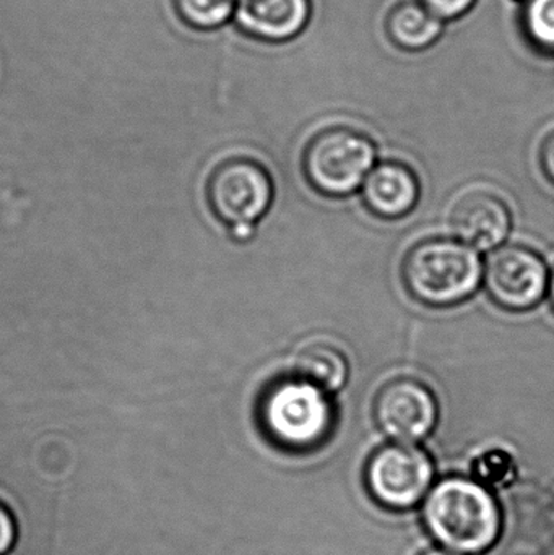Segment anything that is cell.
I'll return each mask as SVG.
<instances>
[{"instance_id": "obj_1", "label": "cell", "mask_w": 554, "mask_h": 555, "mask_svg": "<svg viewBox=\"0 0 554 555\" xmlns=\"http://www.w3.org/2000/svg\"><path fill=\"white\" fill-rule=\"evenodd\" d=\"M407 293L428 307H452L477 293L484 266L477 250L461 241L431 237L415 244L402 262Z\"/></svg>"}, {"instance_id": "obj_2", "label": "cell", "mask_w": 554, "mask_h": 555, "mask_svg": "<svg viewBox=\"0 0 554 555\" xmlns=\"http://www.w3.org/2000/svg\"><path fill=\"white\" fill-rule=\"evenodd\" d=\"M433 537L459 554H477L490 547L500 531V512L487 489L468 479L439 482L425 505Z\"/></svg>"}, {"instance_id": "obj_3", "label": "cell", "mask_w": 554, "mask_h": 555, "mask_svg": "<svg viewBox=\"0 0 554 555\" xmlns=\"http://www.w3.org/2000/svg\"><path fill=\"white\" fill-rule=\"evenodd\" d=\"M257 417L263 433L280 446L312 449L331 433L334 403L327 391L296 375L273 382L262 391Z\"/></svg>"}, {"instance_id": "obj_4", "label": "cell", "mask_w": 554, "mask_h": 555, "mask_svg": "<svg viewBox=\"0 0 554 555\" xmlns=\"http://www.w3.org/2000/svg\"><path fill=\"white\" fill-rule=\"evenodd\" d=\"M273 194L269 171L244 156L218 163L205 181L208 210L236 243H247L254 236L256 224L272 205Z\"/></svg>"}, {"instance_id": "obj_5", "label": "cell", "mask_w": 554, "mask_h": 555, "mask_svg": "<svg viewBox=\"0 0 554 555\" xmlns=\"http://www.w3.org/2000/svg\"><path fill=\"white\" fill-rule=\"evenodd\" d=\"M376 155L370 137L350 127H331L309 140L302 153V172L319 194L348 197L363 188Z\"/></svg>"}, {"instance_id": "obj_6", "label": "cell", "mask_w": 554, "mask_h": 555, "mask_svg": "<svg viewBox=\"0 0 554 555\" xmlns=\"http://www.w3.org/2000/svg\"><path fill=\"white\" fill-rule=\"evenodd\" d=\"M374 423L396 443L413 446L435 430L439 404L428 385L415 377H394L377 390Z\"/></svg>"}, {"instance_id": "obj_7", "label": "cell", "mask_w": 554, "mask_h": 555, "mask_svg": "<svg viewBox=\"0 0 554 555\" xmlns=\"http://www.w3.org/2000/svg\"><path fill=\"white\" fill-rule=\"evenodd\" d=\"M549 281L545 262L529 247H498L484 266L488 296L510 312H526L539 306L549 293Z\"/></svg>"}, {"instance_id": "obj_8", "label": "cell", "mask_w": 554, "mask_h": 555, "mask_svg": "<svg viewBox=\"0 0 554 555\" xmlns=\"http://www.w3.org/2000/svg\"><path fill=\"white\" fill-rule=\"evenodd\" d=\"M433 479V463L423 450L407 443L383 447L368 463V485L377 501L407 508L422 501Z\"/></svg>"}, {"instance_id": "obj_9", "label": "cell", "mask_w": 554, "mask_h": 555, "mask_svg": "<svg viewBox=\"0 0 554 555\" xmlns=\"http://www.w3.org/2000/svg\"><path fill=\"white\" fill-rule=\"evenodd\" d=\"M449 221L461 243L475 250H494L510 236L513 215L493 192L472 191L455 202Z\"/></svg>"}, {"instance_id": "obj_10", "label": "cell", "mask_w": 554, "mask_h": 555, "mask_svg": "<svg viewBox=\"0 0 554 555\" xmlns=\"http://www.w3.org/2000/svg\"><path fill=\"white\" fill-rule=\"evenodd\" d=\"M311 13V0H240L234 18L254 38L283 42L308 26Z\"/></svg>"}, {"instance_id": "obj_11", "label": "cell", "mask_w": 554, "mask_h": 555, "mask_svg": "<svg viewBox=\"0 0 554 555\" xmlns=\"http://www.w3.org/2000/svg\"><path fill=\"white\" fill-rule=\"evenodd\" d=\"M363 201L374 217L400 220L418 204V176L403 163H381L364 181Z\"/></svg>"}, {"instance_id": "obj_12", "label": "cell", "mask_w": 554, "mask_h": 555, "mask_svg": "<svg viewBox=\"0 0 554 555\" xmlns=\"http://www.w3.org/2000/svg\"><path fill=\"white\" fill-rule=\"evenodd\" d=\"M442 20L433 15L420 2H403L387 16L386 29L390 41L405 51H423L441 38Z\"/></svg>"}, {"instance_id": "obj_13", "label": "cell", "mask_w": 554, "mask_h": 555, "mask_svg": "<svg viewBox=\"0 0 554 555\" xmlns=\"http://www.w3.org/2000/svg\"><path fill=\"white\" fill-rule=\"evenodd\" d=\"M295 371L298 377L327 393L342 390L350 377L347 356L337 346L324 341H314L299 349L295 358Z\"/></svg>"}, {"instance_id": "obj_14", "label": "cell", "mask_w": 554, "mask_h": 555, "mask_svg": "<svg viewBox=\"0 0 554 555\" xmlns=\"http://www.w3.org/2000/svg\"><path fill=\"white\" fill-rule=\"evenodd\" d=\"M172 3L185 25L202 31L220 28L236 12L234 0H172Z\"/></svg>"}, {"instance_id": "obj_15", "label": "cell", "mask_w": 554, "mask_h": 555, "mask_svg": "<svg viewBox=\"0 0 554 555\" xmlns=\"http://www.w3.org/2000/svg\"><path fill=\"white\" fill-rule=\"evenodd\" d=\"M523 25L536 48L554 54V0H526Z\"/></svg>"}, {"instance_id": "obj_16", "label": "cell", "mask_w": 554, "mask_h": 555, "mask_svg": "<svg viewBox=\"0 0 554 555\" xmlns=\"http://www.w3.org/2000/svg\"><path fill=\"white\" fill-rule=\"evenodd\" d=\"M418 2L433 15L446 22V20H455L465 15L477 0H418Z\"/></svg>"}, {"instance_id": "obj_17", "label": "cell", "mask_w": 554, "mask_h": 555, "mask_svg": "<svg viewBox=\"0 0 554 555\" xmlns=\"http://www.w3.org/2000/svg\"><path fill=\"white\" fill-rule=\"evenodd\" d=\"M540 165L550 182L554 184V132L546 137L540 150Z\"/></svg>"}, {"instance_id": "obj_18", "label": "cell", "mask_w": 554, "mask_h": 555, "mask_svg": "<svg viewBox=\"0 0 554 555\" xmlns=\"http://www.w3.org/2000/svg\"><path fill=\"white\" fill-rule=\"evenodd\" d=\"M13 537H15V530H13L12 518L0 507V554H5L12 547Z\"/></svg>"}, {"instance_id": "obj_19", "label": "cell", "mask_w": 554, "mask_h": 555, "mask_svg": "<svg viewBox=\"0 0 554 555\" xmlns=\"http://www.w3.org/2000/svg\"><path fill=\"white\" fill-rule=\"evenodd\" d=\"M549 296H550V302H552V306H553V309H554V270L552 272V275H550Z\"/></svg>"}, {"instance_id": "obj_20", "label": "cell", "mask_w": 554, "mask_h": 555, "mask_svg": "<svg viewBox=\"0 0 554 555\" xmlns=\"http://www.w3.org/2000/svg\"><path fill=\"white\" fill-rule=\"evenodd\" d=\"M426 555H455V554L438 553V551H436V553H429V554H426Z\"/></svg>"}]
</instances>
